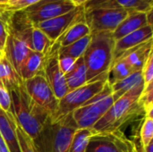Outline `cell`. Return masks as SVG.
<instances>
[{
	"instance_id": "obj_1",
	"label": "cell",
	"mask_w": 153,
	"mask_h": 152,
	"mask_svg": "<svg viewBox=\"0 0 153 152\" xmlns=\"http://www.w3.org/2000/svg\"><path fill=\"white\" fill-rule=\"evenodd\" d=\"M144 84L138 86L117 100L91 128L96 133H110L121 130L127 125L143 120L145 111L139 98L143 92Z\"/></svg>"
},
{
	"instance_id": "obj_2",
	"label": "cell",
	"mask_w": 153,
	"mask_h": 152,
	"mask_svg": "<svg viewBox=\"0 0 153 152\" xmlns=\"http://www.w3.org/2000/svg\"><path fill=\"white\" fill-rule=\"evenodd\" d=\"M13 114L17 125L34 140L50 119V114L27 94L23 82L11 91Z\"/></svg>"
},
{
	"instance_id": "obj_3",
	"label": "cell",
	"mask_w": 153,
	"mask_h": 152,
	"mask_svg": "<svg viewBox=\"0 0 153 152\" xmlns=\"http://www.w3.org/2000/svg\"><path fill=\"white\" fill-rule=\"evenodd\" d=\"M115 39L112 32L91 33V40L82 56L87 70V81L108 75L114 59Z\"/></svg>"
},
{
	"instance_id": "obj_4",
	"label": "cell",
	"mask_w": 153,
	"mask_h": 152,
	"mask_svg": "<svg viewBox=\"0 0 153 152\" xmlns=\"http://www.w3.org/2000/svg\"><path fill=\"white\" fill-rule=\"evenodd\" d=\"M83 5L85 22L91 33L113 32L128 14L116 0H91Z\"/></svg>"
},
{
	"instance_id": "obj_5",
	"label": "cell",
	"mask_w": 153,
	"mask_h": 152,
	"mask_svg": "<svg viewBox=\"0 0 153 152\" xmlns=\"http://www.w3.org/2000/svg\"><path fill=\"white\" fill-rule=\"evenodd\" d=\"M77 130L71 114L57 123L49 119L33 142L39 152H68Z\"/></svg>"
},
{
	"instance_id": "obj_6",
	"label": "cell",
	"mask_w": 153,
	"mask_h": 152,
	"mask_svg": "<svg viewBox=\"0 0 153 152\" xmlns=\"http://www.w3.org/2000/svg\"><path fill=\"white\" fill-rule=\"evenodd\" d=\"M114 103L112 88L108 81L103 89L82 107L71 113L78 129H91Z\"/></svg>"
},
{
	"instance_id": "obj_7",
	"label": "cell",
	"mask_w": 153,
	"mask_h": 152,
	"mask_svg": "<svg viewBox=\"0 0 153 152\" xmlns=\"http://www.w3.org/2000/svg\"><path fill=\"white\" fill-rule=\"evenodd\" d=\"M108 79V75L95 78L87 82L84 85L69 91L65 96L58 100L56 110L50 117V121L52 123H57L69 116L75 109L82 107L103 89Z\"/></svg>"
},
{
	"instance_id": "obj_8",
	"label": "cell",
	"mask_w": 153,
	"mask_h": 152,
	"mask_svg": "<svg viewBox=\"0 0 153 152\" xmlns=\"http://www.w3.org/2000/svg\"><path fill=\"white\" fill-rule=\"evenodd\" d=\"M85 152H138V149L122 130H117L110 133L95 132Z\"/></svg>"
},
{
	"instance_id": "obj_9",
	"label": "cell",
	"mask_w": 153,
	"mask_h": 152,
	"mask_svg": "<svg viewBox=\"0 0 153 152\" xmlns=\"http://www.w3.org/2000/svg\"><path fill=\"white\" fill-rule=\"evenodd\" d=\"M76 5L71 0H40L22 10L33 25L74 10Z\"/></svg>"
},
{
	"instance_id": "obj_10",
	"label": "cell",
	"mask_w": 153,
	"mask_h": 152,
	"mask_svg": "<svg viewBox=\"0 0 153 152\" xmlns=\"http://www.w3.org/2000/svg\"><path fill=\"white\" fill-rule=\"evenodd\" d=\"M23 86L29 97L39 107L46 109L51 117L56 110L58 99L55 97L44 74H38L23 81Z\"/></svg>"
},
{
	"instance_id": "obj_11",
	"label": "cell",
	"mask_w": 153,
	"mask_h": 152,
	"mask_svg": "<svg viewBox=\"0 0 153 152\" xmlns=\"http://www.w3.org/2000/svg\"><path fill=\"white\" fill-rule=\"evenodd\" d=\"M59 44L55 42L51 49L46 54V61L43 74L48 82L55 97L59 100L68 93V86L65 74L58 65Z\"/></svg>"
},
{
	"instance_id": "obj_12",
	"label": "cell",
	"mask_w": 153,
	"mask_h": 152,
	"mask_svg": "<svg viewBox=\"0 0 153 152\" xmlns=\"http://www.w3.org/2000/svg\"><path fill=\"white\" fill-rule=\"evenodd\" d=\"M84 18V5L76 6L74 10L60 16L43 21L34 25L42 30L53 42H56L60 36L75 22Z\"/></svg>"
},
{
	"instance_id": "obj_13",
	"label": "cell",
	"mask_w": 153,
	"mask_h": 152,
	"mask_svg": "<svg viewBox=\"0 0 153 152\" xmlns=\"http://www.w3.org/2000/svg\"><path fill=\"white\" fill-rule=\"evenodd\" d=\"M31 51L30 39L8 33L4 53L12 64L14 70L19 74L20 68Z\"/></svg>"
},
{
	"instance_id": "obj_14",
	"label": "cell",
	"mask_w": 153,
	"mask_h": 152,
	"mask_svg": "<svg viewBox=\"0 0 153 152\" xmlns=\"http://www.w3.org/2000/svg\"><path fill=\"white\" fill-rule=\"evenodd\" d=\"M152 25H146L125 37L116 40L114 47V59H117L126 51L152 39Z\"/></svg>"
},
{
	"instance_id": "obj_15",
	"label": "cell",
	"mask_w": 153,
	"mask_h": 152,
	"mask_svg": "<svg viewBox=\"0 0 153 152\" xmlns=\"http://www.w3.org/2000/svg\"><path fill=\"white\" fill-rule=\"evenodd\" d=\"M16 125L17 123L13 114L6 113L0 108V134L10 152H21L16 135Z\"/></svg>"
},
{
	"instance_id": "obj_16",
	"label": "cell",
	"mask_w": 153,
	"mask_h": 152,
	"mask_svg": "<svg viewBox=\"0 0 153 152\" xmlns=\"http://www.w3.org/2000/svg\"><path fill=\"white\" fill-rule=\"evenodd\" d=\"M146 25H150L148 23L147 13L129 11L127 16L112 32L113 37L115 40H118Z\"/></svg>"
},
{
	"instance_id": "obj_17",
	"label": "cell",
	"mask_w": 153,
	"mask_h": 152,
	"mask_svg": "<svg viewBox=\"0 0 153 152\" xmlns=\"http://www.w3.org/2000/svg\"><path fill=\"white\" fill-rule=\"evenodd\" d=\"M46 61V54L31 50L22 63L19 75L22 81L30 79L38 74H43Z\"/></svg>"
},
{
	"instance_id": "obj_18",
	"label": "cell",
	"mask_w": 153,
	"mask_h": 152,
	"mask_svg": "<svg viewBox=\"0 0 153 152\" xmlns=\"http://www.w3.org/2000/svg\"><path fill=\"white\" fill-rule=\"evenodd\" d=\"M152 51V39L126 51L117 59L123 58L134 68V71H142L143 66Z\"/></svg>"
},
{
	"instance_id": "obj_19",
	"label": "cell",
	"mask_w": 153,
	"mask_h": 152,
	"mask_svg": "<svg viewBox=\"0 0 153 152\" xmlns=\"http://www.w3.org/2000/svg\"><path fill=\"white\" fill-rule=\"evenodd\" d=\"M23 81L13 67L12 64L3 52L0 55V86L10 92L16 89Z\"/></svg>"
},
{
	"instance_id": "obj_20",
	"label": "cell",
	"mask_w": 153,
	"mask_h": 152,
	"mask_svg": "<svg viewBox=\"0 0 153 152\" xmlns=\"http://www.w3.org/2000/svg\"><path fill=\"white\" fill-rule=\"evenodd\" d=\"M91 34V30L87 23L85 22V19L79 20L73 23L57 39V43L60 47H66L85 36Z\"/></svg>"
},
{
	"instance_id": "obj_21",
	"label": "cell",
	"mask_w": 153,
	"mask_h": 152,
	"mask_svg": "<svg viewBox=\"0 0 153 152\" xmlns=\"http://www.w3.org/2000/svg\"><path fill=\"white\" fill-rule=\"evenodd\" d=\"M143 84L144 83L142 75V71L134 72L131 75L110 84L112 88V95L114 101L127 93L128 91H130L131 90Z\"/></svg>"
},
{
	"instance_id": "obj_22",
	"label": "cell",
	"mask_w": 153,
	"mask_h": 152,
	"mask_svg": "<svg viewBox=\"0 0 153 152\" xmlns=\"http://www.w3.org/2000/svg\"><path fill=\"white\" fill-rule=\"evenodd\" d=\"M65 77L68 86V92L84 85L88 82L87 70L82 56L76 59L73 68L65 74Z\"/></svg>"
},
{
	"instance_id": "obj_23",
	"label": "cell",
	"mask_w": 153,
	"mask_h": 152,
	"mask_svg": "<svg viewBox=\"0 0 153 152\" xmlns=\"http://www.w3.org/2000/svg\"><path fill=\"white\" fill-rule=\"evenodd\" d=\"M55 42H53L42 30L33 25L30 37L31 50L47 54L52 47Z\"/></svg>"
},
{
	"instance_id": "obj_24",
	"label": "cell",
	"mask_w": 153,
	"mask_h": 152,
	"mask_svg": "<svg viewBox=\"0 0 153 152\" xmlns=\"http://www.w3.org/2000/svg\"><path fill=\"white\" fill-rule=\"evenodd\" d=\"M91 40V34L83 37L82 39L66 46V47H59L58 56H66L73 57L74 59H78L82 56L86 47Z\"/></svg>"
},
{
	"instance_id": "obj_25",
	"label": "cell",
	"mask_w": 153,
	"mask_h": 152,
	"mask_svg": "<svg viewBox=\"0 0 153 152\" xmlns=\"http://www.w3.org/2000/svg\"><path fill=\"white\" fill-rule=\"evenodd\" d=\"M95 132L92 129H78L71 142L68 152H85L91 138Z\"/></svg>"
},
{
	"instance_id": "obj_26",
	"label": "cell",
	"mask_w": 153,
	"mask_h": 152,
	"mask_svg": "<svg viewBox=\"0 0 153 152\" xmlns=\"http://www.w3.org/2000/svg\"><path fill=\"white\" fill-rule=\"evenodd\" d=\"M117 4L126 11L148 13L152 11V0H116Z\"/></svg>"
},
{
	"instance_id": "obj_27",
	"label": "cell",
	"mask_w": 153,
	"mask_h": 152,
	"mask_svg": "<svg viewBox=\"0 0 153 152\" xmlns=\"http://www.w3.org/2000/svg\"><path fill=\"white\" fill-rule=\"evenodd\" d=\"M153 140V116L152 115H147L143 120L140 131V142L141 150L144 149Z\"/></svg>"
},
{
	"instance_id": "obj_28",
	"label": "cell",
	"mask_w": 153,
	"mask_h": 152,
	"mask_svg": "<svg viewBox=\"0 0 153 152\" xmlns=\"http://www.w3.org/2000/svg\"><path fill=\"white\" fill-rule=\"evenodd\" d=\"M39 1L40 0H9L6 4L0 5V11L4 13L22 11Z\"/></svg>"
},
{
	"instance_id": "obj_29",
	"label": "cell",
	"mask_w": 153,
	"mask_h": 152,
	"mask_svg": "<svg viewBox=\"0 0 153 152\" xmlns=\"http://www.w3.org/2000/svg\"><path fill=\"white\" fill-rule=\"evenodd\" d=\"M16 135L21 152H39L33 140L18 125H16Z\"/></svg>"
},
{
	"instance_id": "obj_30",
	"label": "cell",
	"mask_w": 153,
	"mask_h": 152,
	"mask_svg": "<svg viewBox=\"0 0 153 152\" xmlns=\"http://www.w3.org/2000/svg\"><path fill=\"white\" fill-rule=\"evenodd\" d=\"M139 100L143 107V109L145 111V116L152 115L153 108V83L143 87Z\"/></svg>"
},
{
	"instance_id": "obj_31",
	"label": "cell",
	"mask_w": 153,
	"mask_h": 152,
	"mask_svg": "<svg viewBox=\"0 0 153 152\" xmlns=\"http://www.w3.org/2000/svg\"><path fill=\"white\" fill-rule=\"evenodd\" d=\"M142 75L144 86H148L153 83V51L151 52L146 62L143 66Z\"/></svg>"
},
{
	"instance_id": "obj_32",
	"label": "cell",
	"mask_w": 153,
	"mask_h": 152,
	"mask_svg": "<svg viewBox=\"0 0 153 152\" xmlns=\"http://www.w3.org/2000/svg\"><path fill=\"white\" fill-rule=\"evenodd\" d=\"M0 108L6 113H13L11 92L2 86H0Z\"/></svg>"
},
{
	"instance_id": "obj_33",
	"label": "cell",
	"mask_w": 153,
	"mask_h": 152,
	"mask_svg": "<svg viewBox=\"0 0 153 152\" xmlns=\"http://www.w3.org/2000/svg\"><path fill=\"white\" fill-rule=\"evenodd\" d=\"M76 59L66 56H58V65L61 70V72L64 74H66L70 70L73 68Z\"/></svg>"
},
{
	"instance_id": "obj_34",
	"label": "cell",
	"mask_w": 153,
	"mask_h": 152,
	"mask_svg": "<svg viewBox=\"0 0 153 152\" xmlns=\"http://www.w3.org/2000/svg\"><path fill=\"white\" fill-rule=\"evenodd\" d=\"M8 37V29L6 21L0 15V50L4 51Z\"/></svg>"
},
{
	"instance_id": "obj_35",
	"label": "cell",
	"mask_w": 153,
	"mask_h": 152,
	"mask_svg": "<svg viewBox=\"0 0 153 152\" xmlns=\"http://www.w3.org/2000/svg\"><path fill=\"white\" fill-rule=\"evenodd\" d=\"M0 152H10L4 140L1 136V134H0Z\"/></svg>"
},
{
	"instance_id": "obj_36",
	"label": "cell",
	"mask_w": 153,
	"mask_h": 152,
	"mask_svg": "<svg viewBox=\"0 0 153 152\" xmlns=\"http://www.w3.org/2000/svg\"><path fill=\"white\" fill-rule=\"evenodd\" d=\"M76 6H79V5H83L85 4L87 2L91 1V0H71Z\"/></svg>"
},
{
	"instance_id": "obj_37",
	"label": "cell",
	"mask_w": 153,
	"mask_h": 152,
	"mask_svg": "<svg viewBox=\"0 0 153 152\" xmlns=\"http://www.w3.org/2000/svg\"><path fill=\"white\" fill-rule=\"evenodd\" d=\"M2 53H3V51H1V50H0V55H1Z\"/></svg>"
}]
</instances>
